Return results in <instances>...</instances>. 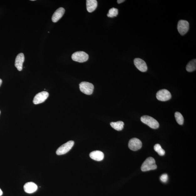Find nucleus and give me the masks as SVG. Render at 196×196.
Returning a JSON list of instances; mask_svg holds the SVG:
<instances>
[{"mask_svg": "<svg viewBox=\"0 0 196 196\" xmlns=\"http://www.w3.org/2000/svg\"><path fill=\"white\" fill-rule=\"evenodd\" d=\"M140 120L143 123L147 124L152 129H156L159 128L158 122L153 118L148 116H142L140 118Z\"/></svg>", "mask_w": 196, "mask_h": 196, "instance_id": "f03ea898", "label": "nucleus"}, {"mask_svg": "<svg viewBox=\"0 0 196 196\" xmlns=\"http://www.w3.org/2000/svg\"><path fill=\"white\" fill-rule=\"evenodd\" d=\"M157 168L156 161L154 158L151 157L147 158L141 166V169L143 172L149 171L151 170H155Z\"/></svg>", "mask_w": 196, "mask_h": 196, "instance_id": "f257e3e1", "label": "nucleus"}, {"mask_svg": "<svg viewBox=\"0 0 196 196\" xmlns=\"http://www.w3.org/2000/svg\"><path fill=\"white\" fill-rule=\"evenodd\" d=\"M24 61V56L23 53H20L16 57L15 66L19 71H21L23 69V64Z\"/></svg>", "mask_w": 196, "mask_h": 196, "instance_id": "9b49d317", "label": "nucleus"}, {"mask_svg": "<svg viewBox=\"0 0 196 196\" xmlns=\"http://www.w3.org/2000/svg\"><path fill=\"white\" fill-rule=\"evenodd\" d=\"M118 10L117 8H112L109 10V12L107 14V16L109 18L116 17L118 14Z\"/></svg>", "mask_w": 196, "mask_h": 196, "instance_id": "aec40b11", "label": "nucleus"}, {"mask_svg": "<svg viewBox=\"0 0 196 196\" xmlns=\"http://www.w3.org/2000/svg\"><path fill=\"white\" fill-rule=\"evenodd\" d=\"M142 143L137 138H133L129 141L128 147L131 150L137 151L141 148Z\"/></svg>", "mask_w": 196, "mask_h": 196, "instance_id": "1a4fd4ad", "label": "nucleus"}, {"mask_svg": "<svg viewBox=\"0 0 196 196\" xmlns=\"http://www.w3.org/2000/svg\"><path fill=\"white\" fill-rule=\"evenodd\" d=\"M38 186L33 182H29L24 184V189L25 192L29 193L35 192L38 189Z\"/></svg>", "mask_w": 196, "mask_h": 196, "instance_id": "f8f14e48", "label": "nucleus"}, {"mask_svg": "<svg viewBox=\"0 0 196 196\" xmlns=\"http://www.w3.org/2000/svg\"><path fill=\"white\" fill-rule=\"evenodd\" d=\"M2 79H0V87L1 86V85L2 84Z\"/></svg>", "mask_w": 196, "mask_h": 196, "instance_id": "b1692460", "label": "nucleus"}, {"mask_svg": "<svg viewBox=\"0 0 196 196\" xmlns=\"http://www.w3.org/2000/svg\"><path fill=\"white\" fill-rule=\"evenodd\" d=\"M110 124L115 130L121 131L123 130L124 124L123 121H119L116 122H112L110 123Z\"/></svg>", "mask_w": 196, "mask_h": 196, "instance_id": "dca6fc26", "label": "nucleus"}, {"mask_svg": "<svg viewBox=\"0 0 196 196\" xmlns=\"http://www.w3.org/2000/svg\"><path fill=\"white\" fill-rule=\"evenodd\" d=\"M168 179V175L167 174H162L160 177L161 181L163 183H166Z\"/></svg>", "mask_w": 196, "mask_h": 196, "instance_id": "412c9836", "label": "nucleus"}, {"mask_svg": "<svg viewBox=\"0 0 196 196\" xmlns=\"http://www.w3.org/2000/svg\"><path fill=\"white\" fill-rule=\"evenodd\" d=\"M91 158L94 160L98 161H102L104 158V154L100 151H94L91 152L89 154Z\"/></svg>", "mask_w": 196, "mask_h": 196, "instance_id": "4468645a", "label": "nucleus"}, {"mask_svg": "<svg viewBox=\"0 0 196 196\" xmlns=\"http://www.w3.org/2000/svg\"><path fill=\"white\" fill-rule=\"evenodd\" d=\"M154 150L156 151L158 153L159 155L160 156H163L165 155V152L161 145L159 144H156L154 146Z\"/></svg>", "mask_w": 196, "mask_h": 196, "instance_id": "6ab92c4d", "label": "nucleus"}, {"mask_svg": "<svg viewBox=\"0 0 196 196\" xmlns=\"http://www.w3.org/2000/svg\"><path fill=\"white\" fill-rule=\"evenodd\" d=\"M74 142L73 140H70L66 143L62 145L61 147L57 149L56 153L57 155H61L65 154L70 150L72 148Z\"/></svg>", "mask_w": 196, "mask_h": 196, "instance_id": "39448f33", "label": "nucleus"}, {"mask_svg": "<svg viewBox=\"0 0 196 196\" xmlns=\"http://www.w3.org/2000/svg\"><path fill=\"white\" fill-rule=\"evenodd\" d=\"M1 110H0V114H1Z\"/></svg>", "mask_w": 196, "mask_h": 196, "instance_id": "393cba45", "label": "nucleus"}, {"mask_svg": "<svg viewBox=\"0 0 196 196\" xmlns=\"http://www.w3.org/2000/svg\"><path fill=\"white\" fill-rule=\"evenodd\" d=\"M189 29V24L187 21L181 20L177 24V29L180 34L183 36L188 31Z\"/></svg>", "mask_w": 196, "mask_h": 196, "instance_id": "423d86ee", "label": "nucleus"}, {"mask_svg": "<svg viewBox=\"0 0 196 196\" xmlns=\"http://www.w3.org/2000/svg\"><path fill=\"white\" fill-rule=\"evenodd\" d=\"M72 59L73 61L79 63H84L88 59L89 55L84 52L78 51L73 53Z\"/></svg>", "mask_w": 196, "mask_h": 196, "instance_id": "20e7f679", "label": "nucleus"}, {"mask_svg": "<svg viewBox=\"0 0 196 196\" xmlns=\"http://www.w3.org/2000/svg\"><path fill=\"white\" fill-rule=\"evenodd\" d=\"M2 194H3V192H2L1 189L0 188V196H2Z\"/></svg>", "mask_w": 196, "mask_h": 196, "instance_id": "5701e85b", "label": "nucleus"}, {"mask_svg": "<svg viewBox=\"0 0 196 196\" xmlns=\"http://www.w3.org/2000/svg\"><path fill=\"white\" fill-rule=\"evenodd\" d=\"M124 0H118V1H117V3L118 4H120L122 3H123V2H124Z\"/></svg>", "mask_w": 196, "mask_h": 196, "instance_id": "4be33fe9", "label": "nucleus"}, {"mask_svg": "<svg viewBox=\"0 0 196 196\" xmlns=\"http://www.w3.org/2000/svg\"><path fill=\"white\" fill-rule=\"evenodd\" d=\"M135 65L138 70L145 72L147 70V67L145 62L141 59L135 58L134 61Z\"/></svg>", "mask_w": 196, "mask_h": 196, "instance_id": "9d476101", "label": "nucleus"}, {"mask_svg": "<svg viewBox=\"0 0 196 196\" xmlns=\"http://www.w3.org/2000/svg\"><path fill=\"white\" fill-rule=\"evenodd\" d=\"M87 9L89 13L93 12L98 6V2L96 0H87Z\"/></svg>", "mask_w": 196, "mask_h": 196, "instance_id": "2eb2a0df", "label": "nucleus"}, {"mask_svg": "<svg viewBox=\"0 0 196 196\" xmlns=\"http://www.w3.org/2000/svg\"><path fill=\"white\" fill-rule=\"evenodd\" d=\"M80 90L83 93L87 95H91L93 93L94 85L93 84L87 82H82L79 84Z\"/></svg>", "mask_w": 196, "mask_h": 196, "instance_id": "7ed1b4c3", "label": "nucleus"}, {"mask_svg": "<svg viewBox=\"0 0 196 196\" xmlns=\"http://www.w3.org/2000/svg\"><path fill=\"white\" fill-rule=\"evenodd\" d=\"M65 10L63 8H60L55 11L52 18V22L56 23L61 19L65 13Z\"/></svg>", "mask_w": 196, "mask_h": 196, "instance_id": "ddd939ff", "label": "nucleus"}, {"mask_svg": "<svg viewBox=\"0 0 196 196\" xmlns=\"http://www.w3.org/2000/svg\"><path fill=\"white\" fill-rule=\"evenodd\" d=\"M175 116L176 118L177 123L180 125L183 124L184 123L183 117L181 114L179 112H176L175 114Z\"/></svg>", "mask_w": 196, "mask_h": 196, "instance_id": "a211bd4d", "label": "nucleus"}, {"mask_svg": "<svg viewBox=\"0 0 196 196\" xmlns=\"http://www.w3.org/2000/svg\"><path fill=\"white\" fill-rule=\"evenodd\" d=\"M49 96V93L43 91L36 94L34 97L33 102L34 104H38L44 102Z\"/></svg>", "mask_w": 196, "mask_h": 196, "instance_id": "6e6552de", "label": "nucleus"}, {"mask_svg": "<svg viewBox=\"0 0 196 196\" xmlns=\"http://www.w3.org/2000/svg\"><path fill=\"white\" fill-rule=\"evenodd\" d=\"M186 70L188 72H192L196 69V60L193 59L190 61L187 64L186 67Z\"/></svg>", "mask_w": 196, "mask_h": 196, "instance_id": "f3484780", "label": "nucleus"}, {"mask_svg": "<svg viewBox=\"0 0 196 196\" xmlns=\"http://www.w3.org/2000/svg\"><path fill=\"white\" fill-rule=\"evenodd\" d=\"M156 98L159 100L165 101L169 100L172 98V95L167 90L163 89L157 92Z\"/></svg>", "mask_w": 196, "mask_h": 196, "instance_id": "0eeeda50", "label": "nucleus"}]
</instances>
